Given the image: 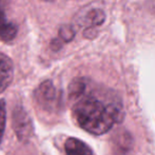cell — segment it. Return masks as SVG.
<instances>
[{"mask_svg":"<svg viewBox=\"0 0 155 155\" xmlns=\"http://www.w3.org/2000/svg\"><path fill=\"white\" fill-rule=\"evenodd\" d=\"M69 100L78 126L93 135H102L124 118L120 98L112 90L78 77L69 86Z\"/></svg>","mask_w":155,"mask_h":155,"instance_id":"obj_1","label":"cell"},{"mask_svg":"<svg viewBox=\"0 0 155 155\" xmlns=\"http://www.w3.org/2000/svg\"><path fill=\"white\" fill-rule=\"evenodd\" d=\"M34 100L40 112L45 115L57 113L60 109V94L51 80L42 81L34 91Z\"/></svg>","mask_w":155,"mask_h":155,"instance_id":"obj_2","label":"cell"},{"mask_svg":"<svg viewBox=\"0 0 155 155\" xmlns=\"http://www.w3.org/2000/svg\"><path fill=\"white\" fill-rule=\"evenodd\" d=\"M13 129L19 140L27 143L34 135V126L29 113L21 104H16L12 115Z\"/></svg>","mask_w":155,"mask_h":155,"instance_id":"obj_3","label":"cell"},{"mask_svg":"<svg viewBox=\"0 0 155 155\" xmlns=\"http://www.w3.org/2000/svg\"><path fill=\"white\" fill-rule=\"evenodd\" d=\"M14 78V63L6 54L0 52V93L4 92Z\"/></svg>","mask_w":155,"mask_h":155,"instance_id":"obj_4","label":"cell"},{"mask_svg":"<svg viewBox=\"0 0 155 155\" xmlns=\"http://www.w3.org/2000/svg\"><path fill=\"white\" fill-rule=\"evenodd\" d=\"M17 33H18L17 25L6 18L5 13L0 8V39L4 42H11L16 38Z\"/></svg>","mask_w":155,"mask_h":155,"instance_id":"obj_5","label":"cell"},{"mask_svg":"<svg viewBox=\"0 0 155 155\" xmlns=\"http://www.w3.org/2000/svg\"><path fill=\"white\" fill-rule=\"evenodd\" d=\"M64 151L67 155H93L91 148L75 137H70L65 140Z\"/></svg>","mask_w":155,"mask_h":155,"instance_id":"obj_6","label":"cell"},{"mask_svg":"<svg viewBox=\"0 0 155 155\" xmlns=\"http://www.w3.org/2000/svg\"><path fill=\"white\" fill-rule=\"evenodd\" d=\"M87 20L90 23V28L101 25L106 20V14L100 8H93L87 14Z\"/></svg>","mask_w":155,"mask_h":155,"instance_id":"obj_7","label":"cell"},{"mask_svg":"<svg viewBox=\"0 0 155 155\" xmlns=\"http://www.w3.org/2000/svg\"><path fill=\"white\" fill-rule=\"evenodd\" d=\"M75 37V30L72 25H63L59 28V32H58V38L62 41V42H70L73 40Z\"/></svg>","mask_w":155,"mask_h":155,"instance_id":"obj_8","label":"cell"},{"mask_svg":"<svg viewBox=\"0 0 155 155\" xmlns=\"http://www.w3.org/2000/svg\"><path fill=\"white\" fill-rule=\"evenodd\" d=\"M6 124V104L3 99H0V143L4 135Z\"/></svg>","mask_w":155,"mask_h":155,"instance_id":"obj_9","label":"cell"},{"mask_svg":"<svg viewBox=\"0 0 155 155\" xmlns=\"http://www.w3.org/2000/svg\"><path fill=\"white\" fill-rule=\"evenodd\" d=\"M62 41L60 40L59 38H54L51 42V48L54 50V51H58L62 48Z\"/></svg>","mask_w":155,"mask_h":155,"instance_id":"obj_10","label":"cell"},{"mask_svg":"<svg viewBox=\"0 0 155 155\" xmlns=\"http://www.w3.org/2000/svg\"><path fill=\"white\" fill-rule=\"evenodd\" d=\"M96 34H97V32H96V30L94 29V28H90L89 27L88 29L84 31V37H87V38H94V37L96 36Z\"/></svg>","mask_w":155,"mask_h":155,"instance_id":"obj_11","label":"cell"},{"mask_svg":"<svg viewBox=\"0 0 155 155\" xmlns=\"http://www.w3.org/2000/svg\"><path fill=\"white\" fill-rule=\"evenodd\" d=\"M43 1H52V0H43Z\"/></svg>","mask_w":155,"mask_h":155,"instance_id":"obj_12","label":"cell"}]
</instances>
